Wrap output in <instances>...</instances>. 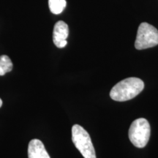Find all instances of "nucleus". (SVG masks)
<instances>
[{
	"instance_id": "f257e3e1",
	"label": "nucleus",
	"mask_w": 158,
	"mask_h": 158,
	"mask_svg": "<svg viewBox=\"0 0 158 158\" xmlns=\"http://www.w3.org/2000/svg\"><path fill=\"white\" fill-rule=\"evenodd\" d=\"M144 83L138 78H127L116 84L111 89L110 97L115 101L123 102L135 98L143 91Z\"/></svg>"
},
{
	"instance_id": "0eeeda50",
	"label": "nucleus",
	"mask_w": 158,
	"mask_h": 158,
	"mask_svg": "<svg viewBox=\"0 0 158 158\" xmlns=\"http://www.w3.org/2000/svg\"><path fill=\"white\" fill-rule=\"evenodd\" d=\"M66 0H48L50 10L54 14H60L66 7Z\"/></svg>"
},
{
	"instance_id": "7ed1b4c3",
	"label": "nucleus",
	"mask_w": 158,
	"mask_h": 158,
	"mask_svg": "<svg viewBox=\"0 0 158 158\" xmlns=\"http://www.w3.org/2000/svg\"><path fill=\"white\" fill-rule=\"evenodd\" d=\"M150 124L143 118H137L133 122L128 132L130 141L138 148H143L147 146L150 138Z\"/></svg>"
},
{
	"instance_id": "f03ea898",
	"label": "nucleus",
	"mask_w": 158,
	"mask_h": 158,
	"mask_svg": "<svg viewBox=\"0 0 158 158\" xmlns=\"http://www.w3.org/2000/svg\"><path fill=\"white\" fill-rule=\"evenodd\" d=\"M72 140L84 158H96L95 150L89 134L84 127L74 124L72 127Z\"/></svg>"
},
{
	"instance_id": "423d86ee",
	"label": "nucleus",
	"mask_w": 158,
	"mask_h": 158,
	"mask_svg": "<svg viewBox=\"0 0 158 158\" xmlns=\"http://www.w3.org/2000/svg\"><path fill=\"white\" fill-rule=\"evenodd\" d=\"M29 158H51L47 152L42 141L38 139H33L28 146Z\"/></svg>"
},
{
	"instance_id": "1a4fd4ad",
	"label": "nucleus",
	"mask_w": 158,
	"mask_h": 158,
	"mask_svg": "<svg viewBox=\"0 0 158 158\" xmlns=\"http://www.w3.org/2000/svg\"><path fill=\"white\" fill-rule=\"evenodd\" d=\"M2 106V100L0 99V108H1Z\"/></svg>"
},
{
	"instance_id": "20e7f679",
	"label": "nucleus",
	"mask_w": 158,
	"mask_h": 158,
	"mask_svg": "<svg viewBox=\"0 0 158 158\" xmlns=\"http://www.w3.org/2000/svg\"><path fill=\"white\" fill-rule=\"evenodd\" d=\"M158 45V30L150 25L143 22L138 27L137 37L135 42V47L138 50H143L152 48Z\"/></svg>"
},
{
	"instance_id": "6e6552de",
	"label": "nucleus",
	"mask_w": 158,
	"mask_h": 158,
	"mask_svg": "<svg viewBox=\"0 0 158 158\" xmlns=\"http://www.w3.org/2000/svg\"><path fill=\"white\" fill-rule=\"evenodd\" d=\"M13 70V63L9 56L2 55L0 56V76H2Z\"/></svg>"
},
{
	"instance_id": "39448f33",
	"label": "nucleus",
	"mask_w": 158,
	"mask_h": 158,
	"mask_svg": "<svg viewBox=\"0 0 158 158\" xmlns=\"http://www.w3.org/2000/svg\"><path fill=\"white\" fill-rule=\"evenodd\" d=\"M69 35V28L66 23L59 21L54 26L53 31V41L57 48H62L68 44V38Z\"/></svg>"
}]
</instances>
